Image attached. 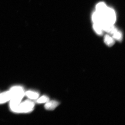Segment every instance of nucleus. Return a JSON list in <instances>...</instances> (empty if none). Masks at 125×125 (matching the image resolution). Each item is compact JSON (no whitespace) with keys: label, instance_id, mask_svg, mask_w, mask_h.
Returning a JSON list of instances; mask_svg holds the SVG:
<instances>
[{"label":"nucleus","instance_id":"9","mask_svg":"<svg viewBox=\"0 0 125 125\" xmlns=\"http://www.w3.org/2000/svg\"><path fill=\"white\" fill-rule=\"evenodd\" d=\"M104 42L108 47H112L115 43L114 39L108 35H106L104 37Z\"/></svg>","mask_w":125,"mask_h":125},{"label":"nucleus","instance_id":"13","mask_svg":"<svg viewBox=\"0 0 125 125\" xmlns=\"http://www.w3.org/2000/svg\"><path fill=\"white\" fill-rule=\"evenodd\" d=\"M49 101V98L48 96L44 95L38 99L37 102L38 103H46Z\"/></svg>","mask_w":125,"mask_h":125},{"label":"nucleus","instance_id":"10","mask_svg":"<svg viewBox=\"0 0 125 125\" xmlns=\"http://www.w3.org/2000/svg\"><path fill=\"white\" fill-rule=\"evenodd\" d=\"M25 94L29 98L32 99H36L39 96L38 93L32 91H27L25 93Z\"/></svg>","mask_w":125,"mask_h":125},{"label":"nucleus","instance_id":"4","mask_svg":"<svg viewBox=\"0 0 125 125\" xmlns=\"http://www.w3.org/2000/svg\"><path fill=\"white\" fill-rule=\"evenodd\" d=\"M104 31H106L108 33L112 34L114 32L117 30L113 24L108 22L104 20L101 24Z\"/></svg>","mask_w":125,"mask_h":125},{"label":"nucleus","instance_id":"3","mask_svg":"<svg viewBox=\"0 0 125 125\" xmlns=\"http://www.w3.org/2000/svg\"><path fill=\"white\" fill-rule=\"evenodd\" d=\"M104 19L108 22L114 24L115 22L116 15L113 9L108 8L104 14Z\"/></svg>","mask_w":125,"mask_h":125},{"label":"nucleus","instance_id":"11","mask_svg":"<svg viewBox=\"0 0 125 125\" xmlns=\"http://www.w3.org/2000/svg\"><path fill=\"white\" fill-rule=\"evenodd\" d=\"M93 28L94 31H96L97 34L99 35H102L104 30L101 24L94 23Z\"/></svg>","mask_w":125,"mask_h":125},{"label":"nucleus","instance_id":"6","mask_svg":"<svg viewBox=\"0 0 125 125\" xmlns=\"http://www.w3.org/2000/svg\"><path fill=\"white\" fill-rule=\"evenodd\" d=\"M92 19L94 23H97L100 24L105 20L104 15L96 11L93 14Z\"/></svg>","mask_w":125,"mask_h":125},{"label":"nucleus","instance_id":"2","mask_svg":"<svg viewBox=\"0 0 125 125\" xmlns=\"http://www.w3.org/2000/svg\"><path fill=\"white\" fill-rule=\"evenodd\" d=\"M25 95L24 91L15 94L12 97L10 100V109H13L18 106L20 104L21 100Z\"/></svg>","mask_w":125,"mask_h":125},{"label":"nucleus","instance_id":"7","mask_svg":"<svg viewBox=\"0 0 125 125\" xmlns=\"http://www.w3.org/2000/svg\"><path fill=\"white\" fill-rule=\"evenodd\" d=\"M60 104V103L55 101H49L45 105V109L49 111H52L55 109Z\"/></svg>","mask_w":125,"mask_h":125},{"label":"nucleus","instance_id":"5","mask_svg":"<svg viewBox=\"0 0 125 125\" xmlns=\"http://www.w3.org/2000/svg\"><path fill=\"white\" fill-rule=\"evenodd\" d=\"M13 97L10 91L4 92L0 94V104L6 102L10 101Z\"/></svg>","mask_w":125,"mask_h":125},{"label":"nucleus","instance_id":"12","mask_svg":"<svg viewBox=\"0 0 125 125\" xmlns=\"http://www.w3.org/2000/svg\"><path fill=\"white\" fill-rule=\"evenodd\" d=\"M113 38L118 41H121L122 40V35L120 31L117 30L113 34Z\"/></svg>","mask_w":125,"mask_h":125},{"label":"nucleus","instance_id":"8","mask_svg":"<svg viewBox=\"0 0 125 125\" xmlns=\"http://www.w3.org/2000/svg\"><path fill=\"white\" fill-rule=\"evenodd\" d=\"M108 7L104 2H100L96 6V11L104 15Z\"/></svg>","mask_w":125,"mask_h":125},{"label":"nucleus","instance_id":"1","mask_svg":"<svg viewBox=\"0 0 125 125\" xmlns=\"http://www.w3.org/2000/svg\"><path fill=\"white\" fill-rule=\"evenodd\" d=\"M34 106V103L29 100H27L20 104L11 111L16 113H27L33 110Z\"/></svg>","mask_w":125,"mask_h":125}]
</instances>
